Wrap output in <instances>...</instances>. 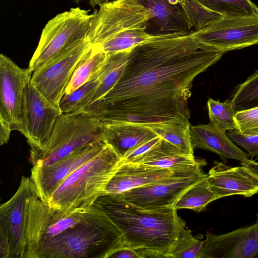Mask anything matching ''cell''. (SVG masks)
Segmentation results:
<instances>
[{
  "label": "cell",
  "instance_id": "obj_33",
  "mask_svg": "<svg viewBox=\"0 0 258 258\" xmlns=\"http://www.w3.org/2000/svg\"><path fill=\"white\" fill-rule=\"evenodd\" d=\"M226 134L233 143L245 149L249 157L258 159V135L243 134L237 129L228 131Z\"/></svg>",
  "mask_w": 258,
  "mask_h": 258
},
{
  "label": "cell",
  "instance_id": "obj_32",
  "mask_svg": "<svg viewBox=\"0 0 258 258\" xmlns=\"http://www.w3.org/2000/svg\"><path fill=\"white\" fill-rule=\"evenodd\" d=\"M235 119L241 133L258 135V107L236 112Z\"/></svg>",
  "mask_w": 258,
  "mask_h": 258
},
{
  "label": "cell",
  "instance_id": "obj_28",
  "mask_svg": "<svg viewBox=\"0 0 258 258\" xmlns=\"http://www.w3.org/2000/svg\"><path fill=\"white\" fill-rule=\"evenodd\" d=\"M230 99L235 112L258 107V70L236 87Z\"/></svg>",
  "mask_w": 258,
  "mask_h": 258
},
{
  "label": "cell",
  "instance_id": "obj_26",
  "mask_svg": "<svg viewBox=\"0 0 258 258\" xmlns=\"http://www.w3.org/2000/svg\"><path fill=\"white\" fill-rule=\"evenodd\" d=\"M100 70L86 83L63 95L59 105L62 113H80L88 106L100 82Z\"/></svg>",
  "mask_w": 258,
  "mask_h": 258
},
{
  "label": "cell",
  "instance_id": "obj_30",
  "mask_svg": "<svg viewBox=\"0 0 258 258\" xmlns=\"http://www.w3.org/2000/svg\"><path fill=\"white\" fill-rule=\"evenodd\" d=\"M181 2L193 32L205 28L223 16L207 8L197 0H181Z\"/></svg>",
  "mask_w": 258,
  "mask_h": 258
},
{
  "label": "cell",
  "instance_id": "obj_5",
  "mask_svg": "<svg viewBox=\"0 0 258 258\" xmlns=\"http://www.w3.org/2000/svg\"><path fill=\"white\" fill-rule=\"evenodd\" d=\"M120 161L116 152L107 145L63 180L45 202L51 209L62 213L90 207L105 194Z\"/></svg>",
  "mask_w": 258,
  "mask_h": 258
},
{
  "label": "cell",
  "instance_id": "obj_10",
  "mask_svg": "<svg viewBox=\"0 0 258 258\" xmlns=\"http://www.w3.org/2000/svg\"><path fill=\"white\" fill-rule=\"evenodd\" d=\"M36 190L30 177L22 176L14 195L0 207V236L8 241L9 258L25 257L31 198Z\"/></svg>",
  "mask_w": 258,
  "mask_h": 258
},
{
  "label": "cell",
  "instance_id": "obj_2",
  "mask_svg": "<svg viewBox=\"0 0 258 258\" xmlns=\"http://www.w3.org/2000/svg\"><path fill=\"white\" fill-rule=\"evenodd\" d=\"M124 246L121 232L95 204L62 213L33 193L25 257L109 258Z\"/></svg>",
  "mask_w": 258,
  "mask_h": 258
},
{
  "label": "cell",
  "instance_id": "obj_35",
  "mask_svg": "<svg viewBox=\"0 0 258 258\" xmlns=\"http://www.w3.org/2000/svg\"><path fill=\"white\" fill-rule=\"evenodd\" d=\"M111 258H141L134 249L124 246L113 252L109 257Z\"/></svg>",
  "mask_w": 258,
  "mask_h": 258
},
{
  "label": "cell",
  "instance_id": "obj_13",
  "mask_svg": "<svg viewBox=\"0 0 258 258\" xmlns=\"http://www.w3.org/2000/svg\"><path fill=\"white\" fill-rule=\"evenodd\" d=\"M106 145L104 140L99 141L77 150L52 164L33 166L30 178L41 199L46 202L63 180Z\"/></svg>",
  "mask_w": 258,
  "mask_h": 258
},
{
  "label": "cell",
  "instance_id": "obj_22",
  "mask_svg": "<svg viewBox=\"0 0 258 258\" xmlns=\"http://www.w3.org/2000/svg\"><path fill=\"white\" fill-rule=\"evenodd\" d=\"M129 52L107 54V58L100 70V82L87 107L102 100L115 86L125 69Z\"/></svg>",
  "mask_w": 258,
  "mask_h": 258
},
{
  "label": "cell",
  "instance_id": "obj_1",
  "mask_svg": "<svg viewBox=\"0 0 258 258\" xmlns=\"http://www.w3.org/2000/svg\"><path fill=\"white\" fill-rule=\"evenodd\" d=\"M223 54L192 33L141 44L130 51L113 88L84 111L103 123H188L194 79Z\"/></svg>",
  "mask_w": 258,
  "mask_h": 258
},
{
  "label": "cell",
  "instance_id": "obj_8",
  "mask_svg": "<svg viewBox=\"0 0 258 258\" xmlns=\"http://www.w3.org/2000/svg\"><path fill=\"white\" fill-rule=\"evenodd\" d=\"M33 72L0 55V124L26 133L27 111Z\"/></svg>",
  "mask_w": 258,
  "mask_h": 258
},
{
  "label": "cell",
  "instance_id": "obj_12",
  "mask_svg": "<svg viewBox=\"0 0 258 258\" xmlns=\"http://www.w3.org/2000/svg\"><path fill=\"white\" fill-rule=\"evenodd\" d=\"M206 175L203 171L191 175H174L117 195L130 204L145 209L173 208L187 189Z\"/></svg>",
  "mask_w": 258,
  "mask_h": 258
},
{
  "label": "cell",
  "instance_id": "obj_16",
  "mask_svg": "<svg viewBox=\"0 0 258 258\" xmlns=\"http://www.w3.org/2000/svg\"><path fill=\"white\" fill-rule=\"evenodd\" d=\"M62 113L31 84L27 111L25 137L32 149H42Z\"/></svg>",
  "mask_w": 258,
  "mask_h": 258
},
{
  "label": "cell",
  "instance_id": "obj_17",
  "mask_svg": "<svg viewBox=\"0 0 258 258\" xmlns=\"http://www.w3.org/2000/svg\"><path fill=\"white\" fill-rule=\"evenodd\" d=\"M207 180L217 200L232 195L251 197L258 192V178L242 165L231 167L215 161Z\"/></svg>",
  "mask_w": 258,
  "mask_h": 258
},
{
  "label": "cell",
  "instance_id": "obj_25",
  "mask_svg": "<svg viewBox=\"0 0 258 258\" xmlns=\"http://www.w3.org/2000/svg\"><path fill=\"white\" fill-rule=\"evenodd\" d=\"M157 135L188 155H194L190 123L159 122L144 124Z\"/></svg>",
  "mask_w": 258,
  "mask_h": 258
},
{
  "label": "cell",
  "instance_id": "obj_24",
  "mask_svg": "<svg viewBox=\"0 0 258 258\" xmlns=\"http://www.w3.org/2000/svg\"><path fill=\"white\" fill-rule=\"evenodd\" d=\"M207 180V174L187 189L178 199L173 208L201 212L206 209L210 203L216 200Z\"/></svg>",
  "mask_w": 258,
  "mask_h": 258
},
{
  "label": "cell",
  "instance_id": "obj_19",
  "mask_svg": "<svg viewBox=\"0 0 258 258\" xmlns=\"http://www.w3.org/2000/svg\"><path fill=\"white\" fill-rule=\"evenodd\" d=\"M133 163H142L173 171L192 174L202 171L204 159L182 152L162 138L160 142Z\"/></svg>",
  "mask_w": 258,
  "mask_h": 258
},
{
  "label": "cell",
  "instance_id": "obj_18",
  "mask_svg": "<svg viewBox=\"0 0 258 258\" xmlns=\"http://www.w3.org/2000/svg\"><path fill=\"white\" fill-rule=\"evenodd\" d=\"M195 173L175 172L142 163L120 164L106 187L105 194H120L133 188L160 182L174 175Z\"/></svg>",
  "mask_w": 258,
  "mask_h": 258
},
{
  "label": "cell",
  "instance_id": "obj_27",
  "mask_svg": "<svg viewBox=\"0 0 258 258\" xmlns=\"http://www.w3.org/2000/svg\"><path fill=\"white\" fill-rule=\"evenodd\" d=\"M210 123L219 132L225 133L237 129L236 112L230 100L224 102L210 98L207 102Z\"/></svg>",
  "mask_w": 258,
  "mask_h": 258
},
{
  "label": "cell",
  "instance_id": "obj_21",
  "mask_svg": "<svg viewBox=\"0 0 258 258\" xmlns=\"http://www.w3.org/2000/svg\"><path fill=\"white\" fill-rule=\"evenodd\" d=\"M191 142L193 149H202L213 152L224 163L232 159L241 162L249 159L248 154L237 147L227 137L210 123L190 126Z\"/></svg>",
  "mask_w": 258,
  "mask_h": 258
},
{
  "label": "cell",
  "instance_id": "obj_37",
  "mask_svg": "<svg viewBox=\"0 0 258 258\" xmlns=\"http://www.w3.org/2000/svg\"><path fill=\"white\" fill-rule=\"evenodd\" d=\"M76 1H80V0H76ZM90 5L92 7H95L96 6H99L100 5L106 3L109 0H88Z\"/></svg>",
  "mask_w": 258,
  "mask_h": 258
},
{
  "label": "cell",
  "instance_id": "obj_36",
  "mask_svg": "<svg viewBox=\"0 0 258 258\" xmlns=\"http://www.w3.org/2000/svg\"><path fill=\"white\" fill-rule=\"evenodd\" d=\"M241 165L247 168L258 178V162L254 160L247 159L241 162Z\"/></svg>",
  "mask_w": 258,
  "mask_h": 258
},
{
  "label": "cell",
  "instance_id": "obj_29",
  "mask_svg": "<svg viewBox=\"0 0 258 258\" xmlns=\"http://www.w3.org/2000/svg\"><path fill=\"white\" fill-rule=\"evenodd\" d=\"M209 10L224 16H258V7L250 0H197Z\"/></svg>",
  "mask_w": 258,
  "mask_h": 258
},
{
  "label": "cell",
  "instance_id": "obj_20",
  "mask_svg": "<svg viewBox=\"0 0 258 258\" xmlns=\"http://www.w3.org/2000/svg\"><path fill=\"white\" fill-rule=\"evenodd\" d=\"M158 136L150 127L141 123H104V141L121 159L137 146Z\"/></svg>",
  "mask_w": 258,
  "mask_h": 258
},
{
  "label": "cell",
  "instance_id": "obj_23",
  "mask_svg": "<svg viewBox=\"0 0 258 258\" xmlns=\"http://www.w3.org/2000/svg\"><path fill=\"white\" fill-rule=\"evenodd\" d=\"M108 54L91 45L77 65L64 94H70L86 83L104 63Z\"/></svg>",
  "mask_w": 258,
  "mask_h": 258
},
{
  "label": "cell",
  "instance_id": "obj_34",
  "mask_svg": "<svg viewBox=\"0 0 258 258\" xmlns=\"http://www.w3.org/2000/svg\"><path fill=\"white\" fill-rule=\"evenodd\" d=\"M162 138L158 136L150 141L143 143L128 152L121 159L120 164L134 162L150 149L153 148L161 140Z\"/></svg>",
  "mask_w": 258,
  "mask_h": 258
},
{
  "label": "cell",
  "instance_id": "obj_7",
  "mask_svg": "<svg viewBox=\"0 0 258 258\" xmlns=\"http://www.w3.org/2000/svg\"><path fill=\"white\" fill-rule=\"evenodd\" d=\"M93 14L79 7L58 14L43 28L38 45L29 63L33 73L71 43L85 38Z\"/></svg>",
  "mask_w": 258,
  "mask_h": 258
},
{
  "label": "cell",
  "instance_id": "obj_3",
  "mask_svg": "<svg viewBox=\"0 0 258 258\" xmlns=\"http://www.w3.org/2000/svg\"><path fill=\"white\" fill-rule=\"evenodd\" d=\"M122 233L125 246L141 258H170L185 222L173 208L148 209L104 194L94 202Z\"/></svg>",
  "mask_w": 258,
  "mask_h": 258
},
{
  "label": "cell",
  "instance_id": "obj_15",
  "mask_svg": "<svg viewBox=\"0 0 258 258\" xmlns=\"http://www.w3.org/2000/svg\"><path fill=\"white\" fill-rule=\"evenodd\" d=\"M150 14L146 32L154 36H184L193 31L181 0H136Z\"/></svg>",
  "mask_w": 258,
  "mask_h": 258
},
{
  "label": "cell",
  "instance_id": "obj_11",
  "mask_svg": "<svg viewBox=\"0 0 258 258\" xmlns=\"http://www.w3.org/2000/svg\"><path fill=\"white\" fill-rule=\"evenodd\" d=\"M199 40L224 54L258 44V16H224L205 28L192 32Z\"/></svg>",
  "mask_w": 258,
  "mask_h": 258
},
{
  "label": "cell",
  "instance_id": "obj_4",
  "mask_svg": "<svg viewBox=\"0 0 258 258\" xmlns=\"http://www.w3.org/2000/svg\"><path fill=\"white\" fill-rule=\"evenodd\" d=\"M99 7L93 14L87 38L107 54L130 51L141 44L165 38L147 33L150 14L136 0H113Z\"/></svg>",
  "mask_w": 258,
  "mask_h": 258
},
{
  "label": "cell",
  "instance_id": "obj_9",
  "mask_svg": "<svg viewBox=\"0 0 258 258\" xmlns=\"http://www.w3.org/2000/svg\"><path fill=\"white\" fill-rule=\"evenodd\" d=\"M90 46L87 38L77 40L33 73L31 84L56 108L60 109V101L75 69Z\"/></svg>",
  "mask_w": 258,
  "mask_h": 258
},
{
  "label": "cell",
  "instance_id": "obj_14",
  "mask_svg": "<svg viewBox=\"0 0 258 258\" xmlns=\"http://www.w3.org/2000/svg\"><path fill=\"white\" fill-rule=\"evenodd\" d=\"M255 222L231 232L207 233L201 258H258V213Z\"/></svg>",
  "mask_w": 258,
  "mask_h": 258
},
{
  "label": "cell",
  "instance_id": "obj_6",
  "mask_svg": "<svg viewBox=\"0 0 258 258\" xmlns=\"http://www.w3.org/2000/svg\"><path fill=\"white\" fill-rule=\"evenodd\" d=\"M104 123L85 112L61 113L48 141L41 149L30 150L33 166L52 164L74 151L103 140Z\"/></svg>",
  "mask_w": 258,
  "mask_h": 258
},
{
  "label": "cell",
  "instance_id": "obj_31",
  "mask_svg": "<svg viewBox=\"0 0 258 258\" xmlns=\"http://www.w3.org/2000/svg\"><path fill=\"white\" fill-rule=\"evenodd\" d=\"M203 245L204 240L198 239L184 227L179 234L170 258H201Z\"/></svg>",
  "mask_w": 258,
  "mask_h": 258
}]
</instances>
